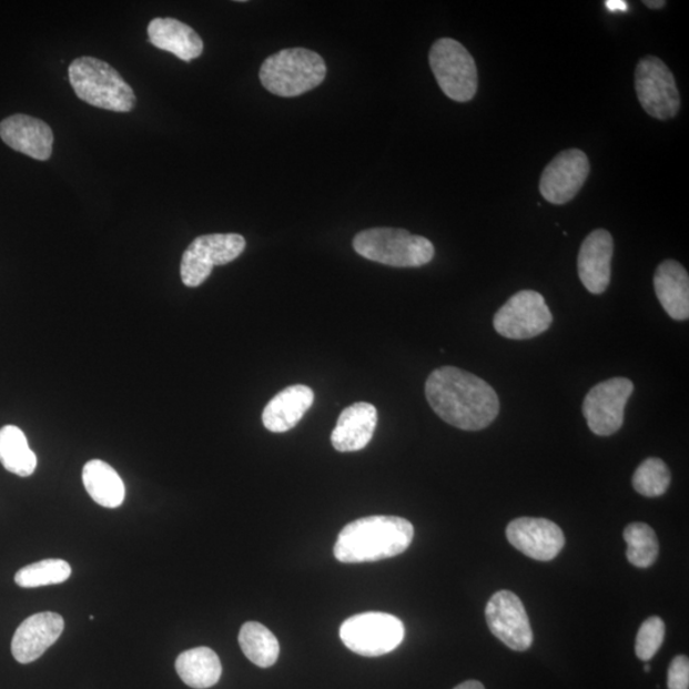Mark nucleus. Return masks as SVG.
I'll list each match as a JSON object with an SVG mask.
<instances>
[{
  "label": "nucleus",
  "mask_w": 689,
  "mask_h": 689,
  "mask_svg": "<svg viewBox=\"0 0 689 689\" xmlns=\"http://www.w3.org/2000/svg\"><path fill=\"white\" fill-rule=\"evenodd\" d=\"M63 629V617L53 611L38 612L24 619L13 636V658L20 663L38 660L51 645L58 641Z\"/></svg>",
  "instance_id": "nucleus-15"
},
{
  "label": "nucleus",
  "mask_w": 689,
  "mask_h": 689,
  "mask_svg": "<svg viewBox=\"0 0 689 689\" xmlns=\"http://www.w3.org/2000/svg\"><path fill=\"white\" fill-rule=\"evenodd\" d=\"M590 174V161L581 150L561 151L544 169L540 193L553 204H565L576 197Z\"/></svg>",
  "instance_id": "nucleus-13"
},
{
  "label": "nucleus",
  "mask_w": 689,
  "mask_h": 689,
  "mask_svg": "<svg viewBox=\"0 0 689 689\" xmlns=\"http://www.w3.org/2000/svg\"><path fill=\"white\" fill-rule=\"evenodd\" d=\"M0 139L12 150L39 161L53 153L54 133L38 118L16 114L0 123Z\"/></svg>",
  "instance_id": "nucleus-17"
},
{
  "label": "nucleus",
  "mask_w": 689,
  "mask_h": 689,
  "mask_svg": "<svg viewBox=\"0 0 689 689\" xmlns=\"http://www.w3.org/2000/svg\"><path fill=\"white\" fill-rule=\"evenodd\" d=\"M615 242L608 230L598 229L587 235L578 253V276L591 294L606 293L611 277Z\"/></svg>",
  "instance_id": "nucleus-16"
},
{
  "label": "nucleus",
  "mask_w": 689,
  "mask_h": 689,
  "mask_svg": "<svg viewBox=\"0 0 689 689\" xmlns=\"http://www.w3.org/2000/svg\"><path fill=\"white\" fill-rule=\"evenodd\" d=\"M314 403L313 389L294 385L278 393L266 405L262 422L272 433H285L296 427Z\"/></svg>",
  "instance_id": "nucleus-19"
},
{
  "label": "nucleus",
  "mask_w": 689,
  "mask_h": 689,
  "mask_svg": "<svg viewBox=\"0 0 689 689\" xmlns=\"http://www.w3.org/2000/svg\"><path fill=\"white\" fill-rule=\"evenodd\" d=\"M606 6L611 12H626L628 8L627 2H624V0H607Z\"/></svg>",
  "instance_id": "nucleus-31"
},
{
  "label": "nucleus",
  "mask_w": 689,
  "mask_h": 689,
  "mask_svg": "<svg viewBox=\"0 0 689 689\" xmlns=\"http://www.w3.org/2000/svg\"><path fill=\"white\" fill-rule=\"evenodd\" d=\"M175 669L183 682L195 689L214 687L223 675L217 653L209 648L182 652L175 661Z\"/></svg>",
  "instance_id": "nucleus-23"
},
{
  "label": "nucleus",
  "mask_w": 689,
  "mask_h": 689,
  "mask_svg": "<svg viewBox=\"0 0 689 689\" xmlns=\"http://www.w3.org/2000/svg\"><path fill=\"white\" fill-rule=\"evenodd\" d=\"M340 638L348 650L362 657L376 658L403 644L405 626L387 612H362L345 620L340 627Z\"/></svg>",
  "instance_id": "nucleus-6"
},
{
  "label": "nucleus",
  "mask_w": 689,
  "mask_h": 689,
  "mask_svg": "<svg viewBox=\"0 0 689 689\" xmlns=\"http://www.w3.org/2000/svg\"><path fill=\"white\" fill-rule=\"evenodd\" d=\"M353 246L364 259L399 268L428 265L436 253L427 237L391 227L363 230L355 235Z\"/></svg>",
  "instance_id": "nucleus-5"
},
{
  "label": "nucleus",
  "mask_w": 689,
  "mask_h": 689,
  "mask_svg": "<svg viewBox=\"0 0 689 689\" xmlns=\"http://www.w3.org/2000/svg\"><path fill=\"white\" fill-rule=\"evenodd\" d=\"M635 84L638 101L645 112L659 121L675 118L680 97L675 74L658 57L648 55L636 67Z\"/></svg>",
  "instance_id": "nucleus-8"
},
{
  "label": "nucleus",
  "mask_w": 689,
  "mask_h": 689,
  "mask_svg": "<svg viewBox=\"0 0 689 689\" xmlns=\"http://www.w3.org/2000/svg\"><path fill=\"white\" fill-rule=\"evenodd\" d=\"M666 638V625L659 617L646 619L636 638V653L642 661L651 660Z\"/></svg>",
  "instance_id": "nucleus-29"
},
{
  "label": "nucleus",
  "mask_w": 689,
  "mask_h": 689,
  "mask_svg": "<svg viewBox=\"0 0 689 689\" xmlns=\"http://www.w3.org/2000/svg\"><path fill=\"white\" fill-rule=\"evenodd\" d=\"M378 422L377 408L356 403L345 408L332 432V446L338 453H355L369 445Z\"/></svg>",
  "instance_id": "nucleus-18"
},
{
  "label": "nucleus",
  "mask_w": 689,
  "mask_h": 689,
  "mask_svg": "<svg viewBox=\"0 0 689 689\" xmlns=\"http://www.w3.org/2000/svg\"><path fill=\"white\" fill-rule=\"evenodd\" d=\"M326 74L327 67L320 54L310 49L288 48L263 62L260 80L274 95L296 98L318 88Z\"/></svg>",
  "instance_id": "nucleus-4"
},
{
  "label": "nucleus",
  "mask_w": 689,
  "mask_h": 689,
  "mask_svg": "<svg viewBox=\"0 0 689 689\" xmlns=\"http://www.w3.org/2000/svg\"><path fill=\"white\" fill-rule=\"evenodd\" d=\"M490 632L515 651H526L533 645L530 620L516 594L501 590L493 595L485 610Z\"/></svg>",
  "instance_id": "nucleus-12"
},
{
  "label": "nucleus",
  "mask_w": 689,
  "mask_h": 689,
  "mask_svg": "<svg viewBox=\"0 0 689 689\" xmlns=\"http://www.w3.org/2000/svg\"><path fill=\"white\" fill-rule=\"evenodd\" d=\"M240 645L246 658L255 666L270 668L278 659L280 645L274 634L259 622H246L240 632Z\"/></svg>",
  "instance_id": "nucleus-25"
},
{
  "label": "nucleus",
  "mask_w": 689,
  "mask_h": 689,
  "mask_svg": "<svg viewBox=\"0 0 689 689\" xmlns=\"http://www.w3.org/2000/svg\"><path fill=\"white\" fill-rule=\"evenodd\" d=\"M429 64L447 98L458 102L474 99L478 91V68L463 44L449 38L437 40L430 49Z\"/></svg>",
  "instance_id": "nucleus-7"
},
{
  "label": "nucleus",
  "mask_w": 689,
  "mask_h": 689,
  "mask_svg": "<svg viewBox=\"0 0 689 689\" xmlns=\"http://www.w3.org/2000/svg\"><path fill=\"white\" fill-rule=\"evenodd\" d=\"M455 689H485V688L480 682H476V680H467V682H464L457 686Z\"/></svg>",
  "instance_id": "nucleus-32"
},
{
  "label": "nucleus",
  "mask_w": 689,
  "mask_h": 689,
  "mask_svg": "<svg viewBox=\"0 0 689 689\" xmlns=\"http://www.w3.org/2000/svg\"><path fill=\"white\" fill-rule=\"evenodd\" d=\"M245 250L240 234H210L195 237L183 254L181 276L183 284L197 287L206 281L215 266L233 262Z\"/></svg>",
  "instance_id": "nucleus-9"
},
{
  "label": "nucleus",
  "mask_w": 689,
  "mask_h": 689,
  "mask_svg": "<svg viewBox=\"0 0 689 689\" xmlns=\"http://www.w3.org/2000/svg\"><path fill=\"white\" fill-rule=\"evenodd\" d=\"M624 536L629 564L638 568H648L655 564L659 555V541L649 525L642 523L628 525Z\"/></svg>",
  "instance_id": "nucleus-26"
},
{
  "label": "nucleus",
  "mask_w": 689,
  "mask_h": 689,
  "mask_svg": "<svg viewBox=\"0 0 689 689\" xmlns=\"http://www.w3.org/2000/svg\"><path fill=\"white\" fill-rule=\"evenodd\" d=\"M82 480L90 497L107 508L121 507L125 498V487L121 476L101 459H91L83 467Z\"/></svg>",
  "instance_id": "nucleus-22"
},
{
  "label": "nucleus",
  "mask_w": 689,
  "mask_h": 689,
  "mask_svg": "<svg viewBox=\"0 0 689 689\" xmlns=\"http://www.w3.org/2000/svg\"><path fill=\"white\" fill-rule=\"evenodd\" d=\"M425 396L442 421L463 430L487 428L499 413V398L487 382L456 367L432 372Z\"/></svg>",
  "instance_id": "nucleus-1"
},
{
  "label": "nucleus",
  "mask_w": 689,
  "mask_h": 689,
  "mask_svg": "<svg viewBox=\"0 0 689 689\" xmlns=\"http://www.w3.org/2000/svg\"><path fill=\"white\" fill-rule=\"evenodd\" d=\"M645 670H646V671H650V666H649V663H646V666H645Z\"/></svg>",
  "instance_id": "nucleus-34"
},
{
  "label": "nucleus",
  "mask_w": 689,
  "mask_h": 689,
  "mask_svg": "<svg viewBox=\"0 0 689 689\" xmlns=\"http://www.w3.org/2000/svg\"><path fill=\"white\" fill-rule=\"evenodd\" d=\"M634 389L632 381L624 377L604 381L590 389L584 399L582 413L594 434L608 437L622 428L625 408Z\"/></svg>",
  "instance_id": "nucleus-11"
},
{
  "label": "nucleus",
  "mask_w": 689,
  "mask_h": 689,
  "mask_svg": "<svg viewBox=\"0 0 689 689\" xmlns=\"http://www.w3.org/2000/svg\"><path fill=\"white\" fill-rule=\"evenodd\" d=\"M671 474L666 463L657 457H650L637 467L632 484L637 493L644 497H660L669 488Z\"/></svg>",
  "instance_id": "nucleus-28"
},
{
  "label": "nucleus",
  "mask_w": 689,
  "mask_h": 689,
  "mask_svg": "<svg viewBox=\"0 0 689 689\" xmlns=\"http://www.w3.org/2000/svg\"><path fill=\"white\" fill-rule=\"evenodd\" d=\"M507 539L525 556L543 561L555 559L565 547L564 531L547 518H516L507 527Z\"/></svg>",
  "instance_id": "nucleus-14"
},
{
  "label": "nucleus",
  "mask_w": 689,
  "mask_h": 689,
  "mask_svg": "<svg viewBox=\"0 0 689 689\" xmlns=\"http://www.w3.org/2000/svg\"><path fill=\"white\" fill-rule=\"evenodd\" d=\"M72 568L63 559H44L20 569L14 576L17 585L24 589L63 584L71 577Z\"/></svg>",
  "instance_id": "nucleus-27"
},
{
  "label": "nucleus",
  "mask_w": 689,
  "mask_h": 689,
  "mask_svg": "<svg viewBox=\"0 0 689 689\" xmlns=\"http://www.w3.org/2000/svg\"><path fill=\"white\" fill-rule=\"evenodd\" d=\"M414 539V526L396 516L363 517L344 527L334 555L342 564H365L403 555Z\"/></svg>",
  "instance_id": "nucleus-2"
},
{
  "label": "nucleus",
  "mask_w": 689,
  "mask_h": 689,
  "mask_svg": "<svg viewBox=\"0 0 689 689\" xmlns=\"http://www.w3.org/2000/svg\"><path fill=\"white\" fill-rule=\"evenodd\" d=\"M68 75L77 98L89 105L109 112L130 113L138 102L123 77L98 58H77L68 68Z\"/></svg>",
  "instance_id": "nucleus-3"
},
{
  "label": "nucleus",
  "mask_w": 689,
  "mask_h": 689,
  "mask_svg": "<svg viewBox=\"0 0 689 689\" xmlns=\"http://www.w3.org/2000/svg\"><path fill=\"white\" fill-rule=\"evenodd\" d=\"M551 322V312L544 296L538 292L523 291L509 297L501 306L493 325L500 336L527 340L544 334Z\"/></svg>",
  "instance_id": "nucleus-10"
},
{
  "label": "nucleus",
  "mask_w": 689,
  "mask_h": 689,
  "mask_svg": "<svg viewBox=\"0 0 689 689\" xmlns=\"http://www.w3.org/2000/svg\"><path fill=\"white\" fill-rule=\"evenodd\" d=\"M148 33L153 47L169 51L183 62L190 63L203 53V41L199 33L172 17L153 19L149 23Z\"/></svg>",
  "instance_id": "nucleus-20"
},
{
  "label": "nucleus",
  "mask_w": 689,
  "mask_h": 689,
  "mask_svg": "<svg viewBox=\"0 0 689 689\" xmlns=\"http://www.w3.org/2000/svg\"><path fill=\"white\" fill-rule=\"evenodd\" d=\"M655 293L669 316L676 321L689 318V276L673 260L660 263L653 276Z\"/></svg>",
  "instance_id": "nucleus-21"
},
{
  "label": "nucleus",
  "mask_w": 689,
  "mask_h": 689,
  "mask_svg": "<svg viewBox=\"0 0 689 689\" xmlns=\"http://www.w3.org/2000/svg\"><path fill=\"white\" fill-rule=\"evenodd\" d=\"M644 4L650 10H660V8L666 7L667 2H662V0H658V2H650V0H645Z\"/></svg>",
  "instance_id": "nucleus-33"
},
{
  "label": "nucleus",
  "mask_w": 689,
  "mask_h": 689,
  "mask_svg": "<svg viewBox=\"0 0 689 689\" xmlns=\"http://www.w3.org/2000/svg\"><path fill=\"white\" fill-rule=\"evenodd\" d=\"M0 464L21 478H28L37 470L38 457L24 433L16 425H6L0 429Z\"/></svg>",
  "instance_id": "nucleus-24"
},
{
  "label": "nucleus",
  "mask_w": 689,
  "mask_h": 689,
  "mask_svg": "<svg viewBox=\"0 0 689 689\" xmlns=\"http://www.w3.org/2000/svg\"><path fill=\"white\" fill-rule=\"evenodd\" d=\"M668 687L669 689H689V661L683 655H679L670 663Z\"/></svg>",
  "instance_id": "nucleus-30"
}]
</instances>
